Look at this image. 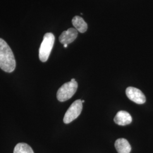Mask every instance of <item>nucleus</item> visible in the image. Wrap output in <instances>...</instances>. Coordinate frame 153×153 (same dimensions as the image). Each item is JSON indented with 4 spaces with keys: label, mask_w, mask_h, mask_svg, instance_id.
Returning <instances> with one entry per match:
<instances>
[{
    "label": "nucleus",
    "mask_w": 153,
    "mask_h": 153,
    "mask_svg": "<svg viewBox=\"0 0 153 153\" xmlns=\"http://www.w3.org/2000/svg\"><path fill=\"white\" fill-rule=\"evenodd\" d=\"M16 62L10 47L4 40L0 38V68L7 73L16 69Z\"/></svg>",
    "instance_id": "obj_1"
},
{
    "label": "nucleus",
    "mask_w": 153,
    "mask_h": 153,
    "mask_svg": "<svg viewBox=\"0 0 153 153\" xmlns=\"http://www.w3.org/2000/svg\"><path fill=\"white\" fill-rule=\"evenodd\" d=\"M55 38L51 33H46L44 35L43 40L39 48V59L42 62H46L49 58V55L53 48Z\"/></svg>",
    "instance_id": "obj_2"
},
{
    "label": "nucleus",
    "mask_w": 153,
    "mask_h": 153,
    "mask_svg": "<svg viewBox=\"0 0 153 153\" xmlns=\"http://www.w3.org/2000/svg\"><path fill=\"white\" fill-rule=\"evenodd\" d=\"M78 88L76 81H70L64 83L57 91V98L60 102H65L74 95Z\"/></svg>",
    "instance_id": "obj_3"
},
{
    "label": "nucleus",
    "mask_w": 153,
    "mask_h": 153,
    "mask_svg": "<svg viewBox=\"0 0 153 153\" xmlns=\"http://www.w3.org/2000/svg\"><path fill=\"white\" fill-rule=\"evenodd\" d=\"M82 100L80 99L76 100L71 104L64 117L63 121L65 124H69L79 116L82 112Z\"/></svg>",
    "instance_id": "obj_4"
},
{
    "label": "nucleus",
    "mask_w": 153,
    "mask_h": 153,
    "mask_svg": "<svg viewBox=\"0 0 153 153\" xmlns=\"http://www.w3.org/2000/svg\"><path fill=\"white\" fill-rule=\"evenodd\" d=\"M126 94L128 98L137 104H143L146 102L145 95L137 88L128 87L126 90Z\"/></svg>",
    "instance_id": "obj_5"
},
{
    "label": "nucleus",
    "mask_w": 153,
    "mask_h": 153,
    "mask_svg": "<svg viewBox=\"0 0 153 153\" xmlns=\"http://www.w3.org/2000/svg\"><path fill=\"white\" fill-rule=\"evenodd\" d=\"M78 36V31L74 28H70L63 31L59 37L61 44H68L73 42Z\"/></svg>",
    "instance_id": "obj_6"
},
{
    "label": "nucleus",
    "mask_w": 153,
    "mask_h": 153,
    "mask_svg": "<svg viewBox=\"0 0 153 153\" xmlns=\"http://www.w3.org/2000/svg\"><path fill=\"white\" fill-rule=\"evenodd\" d=\"M114 121L116 124L119 126H126L131 123L132 117L128 112L124 111H120L115 116Z\"/></svg>",
    "instance_id": "obj_7"
},
{
    "label": "nucleus",
    "mask_w": 153,
    "mask_h": 153,
    "mask_svg": "<svg viewBox=\"0 0 153 153\" xmlns=\"http://www.w3.org/2000/svg\"><path fill=\"white\" fill-rule=\"evenodd\" d=\"M115 148L118 153H130L131 146L129 142L125 138H119L116 141Z\"/></svg>",
    "instance_id": "obj_8"
},
{
    "label": "nucleus",
    "mask_w": 153,
    "mask_h": 153,
    "mask_svg": "<svg viewBox=\"0 0 153 153\" xmlns=\"http://www.w3.org/2000/svg\"><path fill=\"white\" fill-rule=\"evenodd\" d=\"M71 22L74 27L78 32L84 33L87 31L88 25L81 16H74Z\"/></svg>",
    "instance_id": "obj_9"
},
{
    "label": "nucleus",
    "mask_w": 153,
    "mask_h": 153,
    "mask_svg": "<svg viewBox=\"0 0 153 153\" xmlns=\"http://www.w3.org/2000/svg\"><path fill=\"white\" fill-rule=\"evenodd\" d=\"M14 153H34V152L32 148L27 143H19L14 148Z\"/></svg>",
    "instance_id": "obj_10"
},
{
    "label": "nucleus",
    "mask_w": 153,
    "mask_h": 153,
    "mask_svg": "<svg viewBox=\"0 0 153 153\" xmlns=\"http://www.w3.org/2000/svg\"><path fill=\"white\" fill-rule=\"evenodd\" d=\"M71 81L73 82V81H76V80H75V79H74V78H73V79H71Z\"/></svg>",
    "instance_id": "obj_11"
},
{
    "label": "nucleus",
    "mask_w": 153,
    "mask_h": 153,
    "mask_svg": "<svg viewBox=\"0 0 153 153\" xmlns=\"http://www.w3.org/2000/svg\"><path fill=\"white\" fill-rule=\"evenodd\" d=\"M64 47L65 48H66V47H68V44H64Z\"/></svg>",
    "instance_id": "obj_12"
},
{
    "label": "nucleus",
    "mask_w": 153,
    "mask_h": 153,
    "mask_svg": "<svg viewBox=\"0 0 153 153\" xmlns=\"http://www.w3.org/2000/svg\"><path fill=\"white\" fill-rule=\"evenodd\" d=\"M82 103H83L85 102V100H82Z\"/></svg>",
    "instance_id": "obj_13"
}]
</instances>
